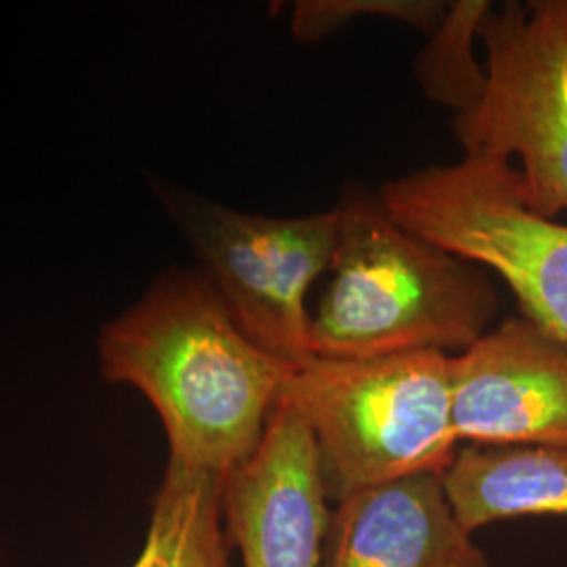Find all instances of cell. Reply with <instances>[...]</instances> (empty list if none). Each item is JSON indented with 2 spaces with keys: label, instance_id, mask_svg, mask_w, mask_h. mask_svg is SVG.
<instances>
[{
  "label": "cell",
  "instance_id": "cell-1",
  "mask_svg": "<svg viewBox=\"0 0 567 567\" xmlns=\"http://www.w3.org/2000/svg\"><path fill=\"white\" fill-rule=\"evenodd\" d=\"M102 377L154 405L168 463L225 477L264 440L295 368L252 343L204 271L158 278L97 341Z\"/></svg>",
  "mask_w": 567,
  "mask_h": 567
},
{
  "label": "cell",
  "instance_id": "cell-2",
  "mask_svg": "<svg viewBox=\"0 0 567 567\" xmlns=\"http://www.w3.org/2000/svg\"><path fill=\"white\" fill-rule=\"evenodd\" d=\"M330 269L311 316L313 358L463 353L486 334L498 305L477 265L410 234L381 203L339 208Z\"/></svg>",
  "mask_w": 567,
  "mask_h": 567
},
{
  "label": "cell",
  "instance_id": "cell-3",
  "mask_svg": "<svg viewBox=\"0 0 567 567\" xmlns=\"http://www.w3.org/2000/svg\"><path fill=\"white\" fill-rule=\"evenodd\" d=\"M450 358L440 351L311 358L290 370L278 400L309 426L330 498L416 473H446L461 444Z\"/></svg>",
  "mask_w": 567,
  "mask_h": 567
},
{
  "label": "cell",
  "instance_id": "cell-4",
  "mask_svg": "<svg viewBox=\"0 0 567 567\" xmlns=\"http://www.w3.org/2000/svg\"><path fill=\"white\" fill-rule=\"evenodd\" d=\"M379 203L410 234L498 274L524 318L567 344V225L527 208L513 164L465 156L385 183Z\"/></svg>",
  "mask_w": 567,
  "mask_h": 567
},
{
  "label": "cell",
  "instance_id": "cell-5",
  "mask_svg": "<svg viewBox=\"0 0 567 567\" xmlns=\"http://www.w3.org/2000/svg\"><path fill=\"white\" fill-rule=\"evenodd\" d=\"M482 100L452 122L465 156L511 163L519 196L545 219L567 210V0L507 2L477 30Z\"/></svg>",
  "mask_w": 567,
  "mask_h": 567
},
{
  "label": "cell",
  "instance_id": "cell-6",
  "mask_svg": "<svg viewBox=\"0 0 567 567\" xmlns=\"http://www.w3.org/2000/svg\"><path fill=\"white\" fill-rule=\"evenodd\" d=\"M244 334L288 364L311 360L307 295L332 265L339 208L307 217H265L166 196Z\"/></svg>",
  "mask_w": 567,
  "mask_h": 567
},
{
  "label": "cell",
  "instance_id": "cell-7",
  "mask_svg": "<svg viewBox=\"0 0 567 567\" xmlns=\"http://www.w3.org/2000/svg\"><path fill=\"white\" fill-rule=\"evenodd\" d=\"M450 383L458 442L567 447V344L527 318L452 355Z\"/></svg>",
  "mask_w": 567,
  "mask_h": 567
},
{
  "label": "cell",
  "instance_id": "cell-8",
  "mask_svg": "<svg viewBox=\"0 0 567 567\" xmlns=\"http://www.w3.org/2000/svg\"><path fill=\"white\" fill-rule=\"evenodd\" d=\"M313 435L278 400L255 454L224 477V519L244 567H318L330 522Z\"/></svg>",
  "mask_w": 567,
  "mask_h": 567
},
{
  "label": "cell",
  "instance_id": "cell-9",
  "mask_svg": "<svg viewBox=\"0 0 567 567\" xmlns=\"http://www.w3.org/2000/svg\"><path fill=\"white\" fill-rule=\"evenodd\" d=\"M318 567H492L458 524L442 473L351 492L330 511Z\"/></svg>",
  "mask_w": 567,
  "mask_h": 567
},
{
  "label": "cell",
  "instance_id": "cell-10",
  "mask_svg": "<svg viewBox=\"0 0 567 567\" xmlns=\"http://www.w3.org/2000/svg\"><path fill=\"white\" fill-rule=\"evenodd\" d=\"M444 487L468 534L503 519L567 517V447H463Z\"/></svg>",
  "mask_w": 567,
  "mask_h": 567
},
{
  "label": "cell",
  "instance_id": "cell-11",
  "mask_svg": "<svg viewBox=\"0 0 567 567\" xmlns=\"http://www.w3.org/2000/svg\"><path fill=\"white\" fill-rule=\"evenodd\" d=\"M224 477L166 463L142 553L131 567H229Z\"/></svg>",
  "mask_w": 567,
  "mask_h": 567
},
{
  "label": "cell",
  "instance_id": "cell-12",
  "mask_svg": "<svg viewBox=\"0 0 567 567\" xmlns=\"http://www.w3.org/2000/svg\"><path fill=\"white\" fill-rule=\"evenodd\" d=\"M489 9L486 0L447 4L446 18L416 60V79L426 97L444 103L456 114L480 102L486 89V70L475 61L473 39Z\"/></svg>",
  "mask_w": 567,
  "mask_h": 567
},
{
  "label": "cell",
  "instance_id": "cell-13",
  "mask_svg": "<svg viewBox=\"0 0 567 567\" xmlns=\"http://www.w3.org/2000/svg\"><path fill=\"white\" fill-rule=\"evenodd\" d=\"M446 2L437 0H299L290 30L301 42H318L358 18H389L433 34L446 18Z\"/></svg>",
  "mask_w": 567,
  "mask_h": 567
},
{
  "label": "cell",
  "instance_id": "cell-14",
  "mask_svg": "<svg viewBox=\"0 0 567 567\" xmlns=\"http://www.w3.org/2000/svg\"><path fill=\"white\" fill-rule=\"evenodd\" d=\"M0 553H2V548H0Z\"/></svg>",
  "mask_w": 567,
  "mask_h": 567
}]
</instances>
